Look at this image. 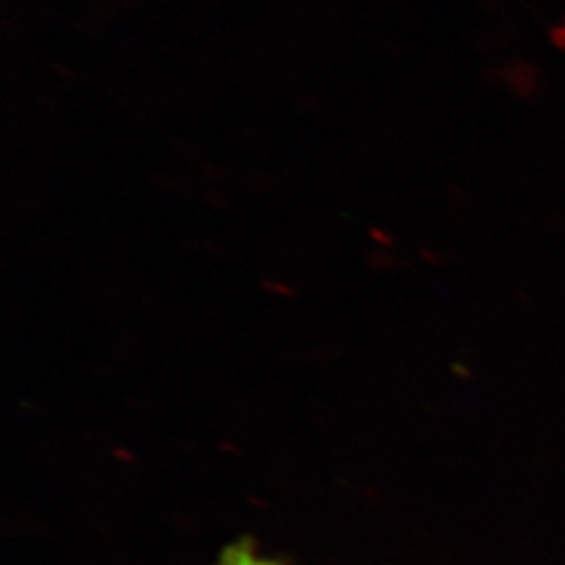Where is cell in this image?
<instances>
[{
    "instance_id": "6da1fadb",
    "label": "cell",
    "mask_w": 565,
    "mask_h": 565,
    "mask_svg": "<svg viewBox=\"0 0 565 565\" xmlns=\"http://www.w3.org/2000/svg\"><path fill=\"white\" fill-rule=\"evenodd\" d=\"M218 565H281L260 557L249 545H235L224 551Z\"/></svg>"
}]
</instances>
